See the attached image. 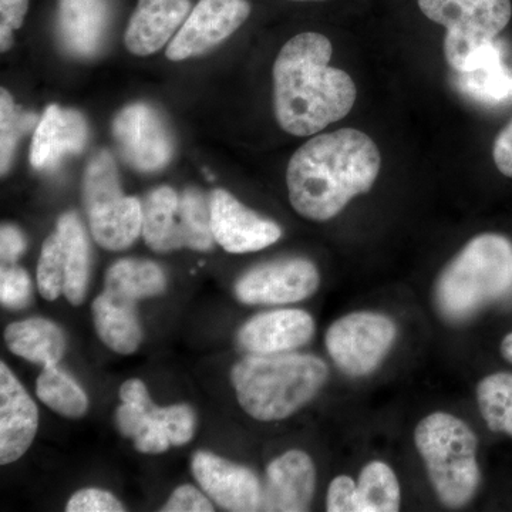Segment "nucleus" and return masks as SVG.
Masks as SVG:
<instances>
[{
  "mask_svg": "<svg viewBox=\"0 0 512 512\" xmlns=\"http://www.w3.org/2000/svg\"><path fill=\"white\" fill-rule=\"evenodd\" d=\"M494 163L505 177L512 178V120L494 141Z\"/></svg>",
  "mask_w": 512,
  "mask_h": 512,
  "instance_id": "41",
  "label": "nucleus"
},
{
  "mask_svg": "<svg viewBox=\"0 0 512 512\" xmlns=\"http://www.w3.org/2000/svg\"><path fill=\"white\" fill-rule=\"evenodd\" d=\"M180 197L171 187L151 191L143 204V237L156 252L180 249Z\"/></svg>",
  "mask_w": 512,
  "mask_h": 512,
  "instance_id": "24",
  "label": "nucleus"
},
{
  "mask_svg": "<svg viewBox=\"0 0 512 512\" xmlns=\"http://www.w3.org/2000/svg\"><path fill=\"white\" fill-rule=\"evenodd\" d=\"M164 512H212L211 501L192 485H181L161 508Z\"/></svg>",
  "mask_w": 512,
  "mask_h": 512,
  "instance_id": "36",
  "label": "nucleus"
},
{
  "mask_svg": "<svg viewBox=\"0 0 512 512\" xmlns=\"http://www.w3.org/2000/svg\"><path fill=\"white\" fill-rule=\"evenodd\" d=\"M110 0H59V35L74 56H93L109 28Z\"/></svg>",
  "mask_w": 512,
  "mask_h": 512,
  "instance_id": "20",
  "label": "nucleus"
},
{
  "mask_svg": "<svg viewBox=\"0 0 512 512\" xmlns=\"http://www.w3.org/2000/svg\"><path fill=\"white\" fill-rule=\"evenodd\" d=\"M211 228L215 242L229 254H248L274 245L282 228L266 220L225 190L212 191Z\"/></svg>",
  "mask_w": 512,
  "mask_h": 512,
  "instance_id": "12",
  "label": "nucleus"
},
{
  "mask_svg": "<svg viewBox=\"0 0 512 512\" xmlns=\"http://www.w3.org/2000/svg\"><path fill=\"white\" fill-rule=\"evenodd\" d=\"M326 510L329 512H357L356 483L348 476H339L329 485Z\"/></svg>",
  "mask_w": 512,
  "mask_h": 512,
  "instance_id": "38",
  "label": "nucleus"
},
{
  "mask_svg": "<svg viewBox=\"0 0 512 512\" xmlns=\"http://www.w3.org/2000/svg\"><path fill=\"white\" fill-rule=\"evenodd\" d=\"M133 440L137 450L144 454L164 453L171 446L163 424L151 416L148 417L147 423L144 424L143 429L138 431Z\"/></svg>",
  "mask_w": 512,
  "mask_h": 512,
  "instance_id": "37",
  "label": "nucleus"
},
{
  "mask_svg": "<svg viewBox=\"0 0 512 512\" xmlns=\"http://www.w3.org/2000/svg\"><path fill=\"white\" fill-rule=\"evenodd\" d=\"M165 285L163 269L154 262L121 259L107 271L104 291L137 303L140 299L160 295Z\"/></svg>",
  "mask_w": 512,
  "mask_h": 512,
  "instance_id": "25",
  "label": "nucleus"
},
{
  "mask_svg": "<svg viewBox=\"0 0 512 512\" xmlns=\"http://www.w3.org/2000/svg\"><path fill=\"white\" fill-rule=\"evenodd\" d=\"M329 370L319 357L274 353L245 357L232 369L237 399L259 421L284 420L298 412L322 389Z\"/></svg>",
  "mask_w": 512,
  "mask_h": 512,
  "instance_id": "3",
  "label": "nucleus"
},
{
  "mask_svg": "<svg viewBox=\"0 0 512 512\" xmlns=\"http://www.w3.org/2000/svg\"><path fill=\"white\" fill-rule=\"evenodd\" d=\"M315 485L316 470L312 458L301 450L286 451L266 468L261 511H308Z\"/></svg>",
  "mask_w": 512,
  "mask_h": 512,
  "instance_id": "14",
  "label": "nucleus"
},
{
  "mask_svg": "<svg viewBox=\"0 0 512 512\" xmlns=\"http://www.w3.org/2000/svg\"><path fill=\"white\" fill-rule=\"evenodd\" d=\"M29 9V0H0V45L8 52L13 45V30L23 25Z\"/></svg>",
  "mask_w": 512,
  "mask_h": 512,
  "instance_id": "35",
  "label": "nucleus"
},
{
  "mask_svg": "<svg viewBox=\"0 0 512 512\" xmlns=\"http://www.w3.org/2000/svg\"><path fill=\"white\" fill-rule=\"evenodd\" d=\"M5 340L13 355L43 367L57 365L66 350L63 330L42 318L12 323L5 330Z\"/></svg>",
  "mask_w": 512,
  "mask_h": 512,
  "instance_id": "22",
  "label": "nucleus"
},
{
  "mask_svg": "<svg viewBox=\"0 0 512 512\" xmlns=\"http://www.w3.org/2000/svg\"><path fill=\"white\" fill-rule=\"evenodd\" d=\"M289 2H326V0H289Z\"/></svg>",
  "mask_w": 512,
  "mask_h": 512,
  "instance_id": "44",
  "label": "nucleus"
},
{
  "mask_svg": "<svg viewBox=\"0 0 512 512\" xmlns=\"http://www.w3.org/2000/svg\"><path fill=\"white\" fill-rule=\"evenodd\" d=\"M191 0H138L124 42L133 55L150 56L181 29L190 15Z\"/></svg>",
  "mask_w": 512,
  "mask_h": 512,
  "instance_id": "19",
  "label": "nucleus"
},
{
  "mask_svg": "<svg viewBox=\"0 0 512 512\" xmlns=\"http://www.w3.org/2000/svg\"><path fill=\"white\" fill-rule=\"evenodd\" d=\"M512 291V242L504 235L471 239L444 268L436 285L441 315L466 320Z\"/></svg>",
  "mask_w": 512,
  "mask_h": 512,
  "instance_id": "4",
  "label": "nucleus"
},
{
  "mask_svg": "<svg viewBox=\"0 0 512 512\" xmlns=\"http://www.w3.org/2000/svg\"><path fill=\"white\" fill-rule=\"evenodd\" d=\"M56 232L62 239L64 268V296L72 305L83 303L90 279V244L82 221L73 212L60 217Z\"/></svg>",
  "mask_w": 512,
  "mask_h": 512,
  "instance_id": "23",
  "label": "nucleus"
},
{
  "mask_svg": "<svg viewBox=\"0 0 512 512\" xmlns=\"http://www.w3.org/2000/svg\"><path fill=\"white\" fill-rule=\"evenodd\" d=\"M148 417H150L148 413L140 407L124 403L116 412L117 427H119L120 433L124 437L134 439L138 431L143 429L144 424L147 423Z\"/></svg>",
  "mask_w": 512,
  "mask_h": 512,
  "instance_id": "39",
  "label": "nucleus"
},
{
  "mask_svg": "<svg viewBox=\"0 0 512 512\" xmlns=\"http://www.w3.org/2000/svg\"><path fill=\"white\" fill-rule=\"evenodd\" d=\"M147 413L163 424L171 446H184L194 437L197 419L194 410L187 404H175L164 409L154 404Z\"/></svg>",
  "mask_w": 512,
  "mask_h": 512,
  "instance_id": "32",
  "label": "nucleus"
},
{
  "mask_svg": "<svg viewBox=\"0 0 512 512\" xmlns=\"http://www.w3.org/2000/svg\"><path fill=\"white\" fill-rule=\"evenodd\" d=\"M454 86L468 99L487 106L512 101V72L497 39L476 47L456 72Z\"/></svg>",
  "mask_w": 512,
  "mask_h": 512,
  "instance_id": "17",
  "label": "nucleus"
},
{
  "mask_svg": "<svg viewBox=\"0 0 512 512\" xmlns=\"http://www.w3.org/2000/svg\"><path fill=\"white\" fill-rule=\"evenodd\" d=\"M36 393L49 409L67 419H79L89 409L82 387L57 365L43 367L37 377Z\"/></svg>",
  "mask_w": 512,
  "mask_h": 512,
  "instance_id": "27",
  "label": "nucleus"
},
{
  "mask_svg": "<svg viewBox=\"0 0 512 512\" xmlns=\"http://www.w3.org/2000/svg\"><path fill=\"white\" fill-rule=\"evenodd\" d=\"M477 400L488 429L512 437V373H494L481 380Z\"/></svg>",
  "mask_w": 512,
  "mask_h": 512,
  "instance_id": "29",
  "label": "nucleus"
},
{
  "mask_svg": "<svg viewBox=\"0 0 512 512\" xmlns=\"http://www.w3.org/2000/svg\"><path fill=\"white\" fill-rule=\"evenodd\" d=\"M37 123L36 114L16 106L8 90H0V168L9 171L19 138Z\"/></svg>",
  "mask_w": 512,
  "mask_h": 512,
  "instance_id": "30",
  "label": "nucleus"
},
{
  "mask_svg": "<svg viewBox=\"0 0 512 512\" xmlns=\"http://www.w3.org/2000/svg\"><path fill=\"white\" fill-rule=\"evenodd\" d=\"M320 275L305 258H286L255 266L235 285V295L248 305H284L308 299L318 291Z\"/></svg>",
  "mask_w": 512,
  "mask_h": 512,
  "instance_id": "10",
  "label": "nucleus"
},
{
  "mask_svg": "<svg viewBox=\"0 0 512 512\" xmlns=\"http://www.w3.org/2000/svg\"><path fill=\"white\" fill-rule=\"evenodd\" d=\"M315 322L308 312L281 309L248 320L238 333V342L252 355H274L301 348L312 339Z\"/></svg>",
  "mask_w": 512,
  "mask_h": 512,
  "instance_id": "16",
  "label": "nucleus"
},
{
  "mask_svg": "<svg viewBox=\"0 0 512 512\" xmlns=\"http://www.w3.org/2000/svg\"><path fill=\"white\" fill-rule=\"evenodd\" d=\"M414 443L441 503L461 508L473 500L480 485L477 437L463 420L448 413L424 417Z\"/></svg>",
  "mask_w": 512,
  "mask_h": 512,
  "instance_id": "5",
  "label": "nucleus"
},
{
  "mask_svg": "<svg viewBox=\"0 0 512 512\" xmlns=\"http://www.w3.org/2000/svg\"><path fill=\"white\" fill-rule=\"evenodd\" d=\"M83 201L97 244L123 251L143 232V205L121 191L116 161L109 151L96 154L83 178Z\"/></svg>",
  "mask_w": 512,
  "mask_h": 512,
  "instance_id": "6",
  "label": "nucleus"
},
{
  "mask_svg": "<svg viewBox=\"0 0 512 512\" xmlns=\"http://www.w3.org/2000/svg\"><path fill=\"white\" fill-rule=\"evenodd\" d=\"M400 500V484L392 468L382 461L363 468L356 484L357 512H397Z\"/></svg>",
  "mask_w": 512,
  "mask_h": 512,
  "instance_id": "26",
  "label": "nucleus"
},
{
  "mask_svg": "<svg viewBox=\"0 0 512 512\" xmlns=\"http://www.w3.org/2000/svg\"><path fill=\"white\" fill-rule=\"evenodd\" d=\"M64 254L62 239L57 232L47 237L37 265V285L43 298L56 301L64 291Z\"/></svg>",
  "mask_w": 512,
  "mask_h": 512,
  "instance_id": "31",
  "label": "nucleus"
},
{
  "mask_svg": "<svg viewBox=\"0 0 512 512\" xmlns=\"http://www.w3.org/2000/svg\"><path fill=\"white\" fill-rule=\"evenodd\" d=\"M32 296V282L25 269L18 266L3 268L0 274V301L6 308L18 311L26 308Z\"/></svg>",
  "mask_w": 512,
  "mask_h": 512,
  "instance_id": "33",
  "label": "nucleus"
},
{
  "mask_svg": "<svg viewBox=\"0 0 512 512\" xmlns=\"http://www.w3.org/2000/svg\"><path fill=\"white\" fill-rule=\"evenodd\" d=\"M113 136L124 161L141 173L163 170L173 157L170 130L148 104H131L121 110L113 121Z\"/></svg>",
  "mask_w": 512,
  "mask_h": 512,
  "instance_id": "9",
  "label": "nucleus"
},
{
  "mask_svg": "<svg viewBox=\"0 0 512 512\" xmlns=\"http://www.w3.org/2000/svg\"><path fill=\"white\" fill-rule=\"evenodd\" d=\"M392 319L372 312L350 313L326 333V348L336 366L352 377L369 375L382 363L396 340Z\"/></svg>",
  "mask_w": 512,
  "mask_h": 512,
  "instance_id": "8",
  "label": "nucleus"
},
{
  "mask_svg": "<svg viewBox=\"0 0 512 512\" xmlns=\"http://www.w3.org/2000/svg\"><path fill=\"white\" fill-rule=\"evenodd\" d=\"M137 303L103 291L93 302L94 328L101 342L120 355L136 352L143 339Z\"/></svg>",
  "mask_w": 512,
  "mask_h": 512,
  "instance_id": "21",
  "label": "nucleus"
},
{
  "mask_svg": "<svg viewBox=\"0 0 512 512\" xmlns=\"http://www.w3.org/2000/svg\"><path fill=\"white\" fill-rule=\"evenodd\" d=\"M39 412L9 367L0 365V463L18 461L35 440Z\"/></svg>",
  "mask_w": 512,
  "mask_h": 512,
  "instance_id": "15",
  "label": "nucleus"
},
{
  "mask_svg": "<svg viewBox=\"0 0 512 512\" xmlns=\"http://www.w3.org/2000/svg\"><path fill=\"white\" fill-rule=\"evenodd\" d=\"M87 134L86 120L79 111L52 104L37 123L30 163L37 170L55 168L66 154L82 153Z\"/></svg>",
  "mask_w": 512,
  "mask_h": 512,
  "instance_id": "18",
  "label": "nucleus"
},
{
  "mask_svg": "<svg viewBox=\"0 0 512 512\" xmlns=\"http://www.w3.org/2000/svg\"><path fill=\"white\" fill-rule=\"evenodd\" d=\"M380 167L379 147L363 131L342 128L320 134L289 161V201L308 220H332L353 198L372 190Z\"/></svg>",
  "mask_w": 512,
  "mask_h": 512,
  "instance_id": "1",
  "label": "nucleus"
},
{
  "mask_svg": "<svg viewBox=\"0 0 512 512\" xmlns=\"http://www.w3.org/2000/svg\"><path fill=\"white\" fill-rule=\"evenodd\" d=\"M328 37L306 32L285 43L274 64L275 116L292 136L308 137L348 116L355 106L356 84L330 66Z\"/></svg>",
  "mask_w": 512,
  "mask_h": 512,
  "instance_id": "2",
  "label": "nucleus"
},
{
  "mask_svg": "<svg viewBox=\"0 0 512 512\" xmlns=\"http://www.w3.org/2000/svg\"><path fill=\"white\" fill-rule=\"evenodd\" d=\"M501 353H503L505 360L512 363V333L505 336L503 343H501Z\"/></svg>",
  "mask_w": 512,
  "mask_h": 512,
  "instance_id": "43",
  "label": "nucleus"
},
{
  "mask_svg": "<svg viewBox=\"0 0 512 512\" xmlns=\"http://www.w3.org/2000/svg\"><path fill=\"white\" fill-rule=\"evenodd\" d=\"M251 15L248 0H200L171 40L167 57L181 62L221 45Z\"/></svg>",
  "mask_w": 512,
  "mask_h": 512,
  "instance_id": "11",
  "label": "nucleus"
},
{
  "mask_svg": "<svg viewBox=\"0 0 512 512\" xmlns=\"http://www.w3.org/2000/svg\"><path fill=\"white\" fill-rule=\"evenodd\" d=\"M423 15L444 26V56L457 72L476 47L497 39L512 18L511 0H417Z\"/></svg>",
  "mask_w": 512,
  "mask_h": 512,
  "instance_id": "7",
  "label": "nucleus"
},
{
  "mask_svg": "<svg viewBox=\"0 0 512 512\" xmlns=\"http://www.w3.org/2000/svg\"><path fill=\"white\" fill-rule=\"evenodd\" d=\"M67 512H123V504L107 491L86 488L72 495L66 507Z\"/></svg>",
  "mask_w": 512,
  "mask_h": 512,
  "instance_id": "34",
  "label": "nucleus"
},
{
  "mask_svg": "<svg viewBox=\"0 0 512 512\" xmlns=\"http://www.w3.org/2000/svg\"><path fill=\"white\" fill-rule=\"evenodd\" d=\"M192 474L204 493L227 511H261L262 484L247 467L198 451L192 457Z\"/></svg>",
  "mask_w": 512,
  "mask_h": 512,
  "instance_id": "13",
  "label": "nucleus"
},
{
  "mask_svg": "<svg viewBox=\"0 0 512 512\" xmlns=\"http://www.w3.org/2000/svg\"><path fill=\"white\" fill-rule=\"evenodd\" d=\"M26 239L22 232L12 225H3L0 231V255L6 264L18 261L20 255L25 252Z\"/></svg>",
  "mask_w": 512,
  "mask_h": 512,
  "instance_id": "40",
  "label": "nucleus"
},
{
  "mask_svg": "<svg viewBox=\"0 0 512 512\" xmlns=\"http://www.w3.org/2000/svg\"><path fill=\"white\" fill-rule=\"evenodd\" d=\"M214 241L210 200L197 188H188L180 197V247L208 251Z\"/></svg>",
  "mask_w": 512,
  "mask_h": 512,
  "instance_id": "28",
  "label": "nucleus"
},
{
  "mask_svg": "<svg viewBox=\"0 0 512 512\" xmlns=\"http://www.w3.org/2000/svg\"><path fill=\"white\" fill-rule=\"evenodd\" d=\"M120 399L123 403L134 404V406L140 407L144 412H148L154 403L151 402L150 394L146 384L138 379H130L123 383L120 389Z\"/></svg>",
  "mask_w": 512,
  "mask_h": 512,
  "instance_id": "42",
  "label": "nucleus"
}]
</instances>
